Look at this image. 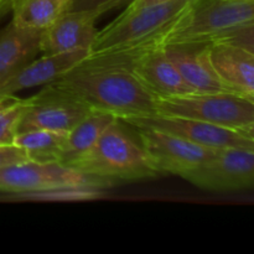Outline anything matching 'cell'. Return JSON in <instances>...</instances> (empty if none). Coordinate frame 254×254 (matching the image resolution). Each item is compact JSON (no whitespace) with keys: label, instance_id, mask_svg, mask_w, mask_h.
I'll return each instance as SVG.
<instances>
[{"label":"cell","instance_id":"7a4b0ae2","mask_svg":"<svg viewBox=\"0 0 254 254\" xmlns=\"http://www.w3.org/2000/svg\"><path fill=\"white\" fill-rule=\"evenodd\" d=\"M198 0H175L163 4L146 5L124 11L99 30L91 52L122 46L163 47L166 36L179 20Z\"/></svg>","mask_w":254,"mask_h":254},{"label":"cell","instance_id":"ba28073f","mask_svg":"<svg viewBox=\"0 0 254 254\" xmlns=\"http://www.w3.org/2000/svg\"><path fill=\"white\" fill-rule=\"evenodd\" d=\"M181 178L200 189L235 191L252 189L254 184V150L221 148L202 164Z\"/></svg>","mask_w":254,"mask_h":254},{"label":"cell","instance_id":"6da1fadb","mask_svg":"<svg viewBox=\"0 0 254 254\" xmlns=\"http://www.w3.org/2000/svg\"><path fill=\"white\" fill-rule=\"evenodd\" d=\"M49 84L92 112L112 114L122 122L155 113L154 97L127 69L78 64Z\"/></svg>","mask_w":254,"mask_h":254},{"label":"cell","instance_id":"7402d4cb","mask_svg":"<svg viewBox=\"0 0 254 254\" xmlns=\"http://www.w3.org/2000/svg\"><path fill=\"white\" fill-rule=\"evenodd\" d=\"M29 160L26 153L16 145H0V168L10 164Z\"/></svg>","mask_w":254,"mask_h":254},{"label":"cell","instance_id":"8fae6325","mask_svg":"<svg viewBox=\"0 0 254 254\" xmlns=\"http://www.w3.org/2000/svg\"><path fill=\"white\" fill-rule=\"evenodd\" d=\"M99 15L92 10H68L40 35V54L55 55L91 50L99 30Z\"/></svg>","mask_w":254,"mask_h":254},{"label":"cell","instance_id":"603a6c76","mask_svg":"<svg viewBox=\"0 0 254 254\" xmlns=\"http://www.w3.org/2000/svg\"><path fill=\"white\" fill-rule=\"evenodd\" d=\"M175 1V0H133L126 9H136V7L146 6V5H154V4H163V2H170Z\"/></svg>","mask_w":254,"mask_h":254},{"label":"cell","instance_id":"3957f363","mask_svg":"<svg viewBox=\"0 0 254 254\" xmlns=\"http://www.w3.org/2000/svg\"><path fill=\"white\" fill-rule=\"evenodd\" d=\"M66 166L113 181H136L160 175L141 144L127 133L119 119L103 131L88 153Z\"/></svg>","mask_w":254,"mask_h":254},{"label":"cell","instance_id":"5bb4252c","mask_svg":"<svg viewBox=\"0 0 254 254\" xmlns=\"http://www.w3.org/2000/svg\"><path fill=\"white\" fill-rule=\"evenodd\" d=\"M129 71L153 97H171L196 92L186 83L163 47L141 55Z\"/></svg>","mask_w":254,"mask_h":254},{"label":"cell","instance_id":"7c38bea8","mask_svg":"<svg viewBox=\"0 0 254 254\" xmlns=\"http://www.w3.org/2000/svg\"><path fill=\"white\" fill-rule=\"evenodd\" d=\"M89 54L91 50H78L64 54L42 55L39 59H34L0 84V98L14 96L17 92L32 87L49 84L73 67L78 66Z\"/></svg>","mask_w":254,"mask_h":254},{"label":"cell","instance_id":"2e32d148","mask_svg":"<svg viewBox=\"0 0 254 254\" xmlns=\"http://www.w3.org/2000/svg\"><path fill=\"white\" fill-rule=\"evenodd\" d=\"M40 30L25 29L12 21L0 31V84L40 54Z\"/></svg>","mask_w":254,"mask_h":254},{"label":"cell","instance_id":"d6986e66","mask_svg":"<svg viewBox=\"0 0 254 254\" xmlns=\"http://www.w3.org/2000/svg\"><path fill=\"white\" fill-rule=\"evenodd\" d=\"M72 0H21L11 10V21L17 26L45 30L68 11Z\"/></svg>","mask_w":254,"mask_h":254},{"label":"cell","instance_id":"9c48e42d","mask_svg":"<svg viewBox=\"0 0 254 254\" xmlns=\"http://www.w3.org/2000/svg\"><path fill=\"white\" fill-rule=\"evenodd\" d=\"M122 123L130 127L160 129L210 148H243L254 150V136L251 134L188 117L154 113L151 116L127 119Z\"/></svg>","mask_w":254,"mask_h":254},{"label":"cell","instance_id":"ac0fdd59","mask_svg":"<svg viewBox=\"0 0 254 254\" xmlns=\"http://www.w3.org/2000/svg\"><path fill=\"white\" fill-rule=\"evenodd\" d=\"M67 135L68 131L47 129L22 131L15 135L14 145L21 148L31 161L60 163L62 150L66 145Z\"/></svg>","mask_w":254,"mask_h":254},{"label":"cell","instance_id":"9a60e30c","mask_svg":"<svg viewBox=\"0 0 254 254\" xmlns=\"http://www.w3.org/2000/svg\"><path fill=\"white\" fill-rule=\"evenodd\" d=\"M210 60L221 81L254 101V52L230 44H210Z\"/></svg>","mask_w":254,"mask_h":254},{"label":"cell","instance_id":"e0dca14e","mask_svg":"<svg viewBox=\"0 0 254 254\" xmlns=\"http://www.w3.org/2000/svg\"><path fill=\"white\" fill-rule=\"evenodd\" d=\"M116 121L118 119L112 114L91 112L68 131L60 163L66 165L88 153L96 145L103 131Z\"/></svg>","mask_w":254,"mask_h":254},{"label":"cell","instance_id":"277c9868","mask_svg":"<svg viewBox=\"0 0 254 254\" xmlns=\"http://www.w3.org/2000/svg\"><path fill=\"white\" fill-rule=\"evenodd\" d=\"M252 24L254 0H198L166 36L164 46L225 42Z\"/></svg>","mask_w":254,"mask_h":254},{"label":"cell","instance_id":"44dd1931","mask_svg":"<svg viewBox=\"0 0 254 254\" xmlns=\"http://www.w3.org/2000/svg\"><path fill=\"white\" fill-rule=\"evenodd\" d=\"M133 0H72L69 10H92L101 16L104 12L128 6Z\"/></svg>","mask_w":254,"mask_h":254},{"label":"cell","instance_id":"30bf717a","mask_svg":"<svg viewBox=\"0 0 254 254\" xmlns=\"http://www.w3.org/2000/svg\"><path fill=\"white\" fill-rule=\"evenodd\" d=\"M27 102L17 133L39 129L69 131L92 112L83 103L51 84H45L41 91L27 98Z\"/></svg>","mask_w":254,"mask_h":254},{"label":"cell","instance_id":"cb8c5ba5","mask_svg":"<svg viewBox=\"0 0 254 254\" xmlns=\"http://www.w3.org/2000/svg\"><path fill=\"white\" fill-rule=\"evenodd\" d=\"M21 0H0V19L5 16L7 12H11L15 5Z\"/></svg>","mask_w":254,"mask_h":254},{"label":"cell","instance_id":"ffe728a7","mask_svg":"<svg viewBox=\"0 0 254 254\" xmlns=\"http://www.w3.org/2000/svg\"><path fill=\"white\" fill-rule=\"evenodd\" d=\"M27 98L15 96L0 98V145H12L17 126L27 108Z\"/></svg>","mask_w":254,"mask_h":254},{"label":"cell","instance_id":"52a82bcc","mask_svg":"<svg viewBox=\"0 0 254 254\" xmlns=\"http://www.w3.org/2000/svg\"><path fill=\"white\" fill-rule=\"evenodd\" d=\"M133 128L146 155L160 175L183 176L221 149L200 145L160 129L149 127Z\"/></svg>","mask_w":254,"mask_h":254},{"label":"cell","instance_id":"8992f818","mask_svg":"<svg viewBox=\"0 0 254 254\" xmlns=\"http://www.w3.org/2000/svg\"><path fill=\"white\" fill-rule=\"evenodd\" d=\"M116 181L81 173L57 161L25 160L0 168V192L22 193L67 188L104 190Z\"/></svg>","mask_w":254,"mask_h":254},{"label":"cell","instance_id":"4fadbf2b","mask_svg":"<svg viewBox=\"0 0 254 254\" xmlns=\"http://www.w3.org/2000/svg\"><path fill=\"white\" fill-rule=\"evenodd\" d=\"M163 49L186 83L196 92L236 93L216 73L211 64L208 45H166Z\"/></svg>","mask_w":254,"mask_h":254},{"label":"cell","instance_id":"5b68a950","mask_svg":"<svg viewBox=\"0 0 254 254\" xmlns=\"http://www.w3.org/2000/svg\"><path fill=\"white\" fill-rule=\"evenodd\" d=\"M155 113L188 117L254 135V101L230 92L154 97Z\"/></svg>","mask_w":254,"mask_h":254}]
</instances>
